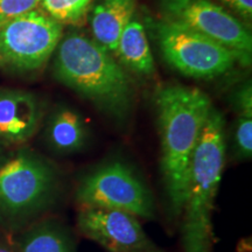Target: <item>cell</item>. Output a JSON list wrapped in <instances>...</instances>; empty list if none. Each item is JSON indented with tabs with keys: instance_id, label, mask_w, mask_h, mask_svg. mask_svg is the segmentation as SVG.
<instances>
[{
	"instance_id": "1",
	"label": "cell",
	"mask_w": 252,
	"mask_h": 252,
	"mask_svg": "<svg viewBox=\"0 0 252 252\" xmlns=\"http://www.w3.org/2000/svg\"><path fill=\"white\" fill-rule=\"evenodd\" d=\"M154 103L163 182L173 215L179 216L187 190L191 154L214 106L201 89L179 84L160 88Z\"/></svg>"
},
{
	"instance_id": "2",
	"label": "cell",
	"mask_w": 252,
	"mask_h": 252,
	"mask_svg": "<svg viewBox=\"0 0 252 252\" xmlns=\"http://www.w3.org/2000/svg\"><path fill=\"white\" fill-rule=\"evenodd\" d=\"M54 76L109 117L125 122L134 100L130 76L112 54L80 33L62 36L55 50Z\"/></svg>"
},
{
	"instance_id": "3",
	"label": "cell",
	"mask_w": 252,
	"mask_h": 252,
	"mask_svg": "<svg viewBox=\"0 0 252 252\" xmlns=\"http://www.w3.org/2000/svg\"><path fill=\"white\" fill-rule=\"evenodd\" d=\"M224 162V117L213 108L189 163L187 190L181 212L185 252L213 251V212Z\"/></svg>"
},
{
	"instance_id": "4",
	"label": "cell",
	"mask_w": 252,
	"mask_h": 252,
	"mask_svg": "<svg viewBox=\"0 0 252 252\" xmlns=\"http://www.w3.org/2000/svg\"><path fill=\"white\" fill-rule=\"evenodd\" d=\"M58 169L39 154L20 150L0 166V224L11 231L30 225L55 202Z\"/></svg>"
},
{
	"instance_id": "5",
	"label": "cell",
	"mask_w": 252,
	"mask_h": 252,
	"mask_svg": "<svg viewBox=\"0 0 252 252\" xmlns=\"http://www.w3.org/2000/svg\"><path fill=\"white\" fill-rule=\"evenodd\" d=\"M150 27L165 61L186 77L213 80L238 63L232 50L174 21H152Z\"/></svg>"
},
{
	"instance_id": "6",
	"label": "cell",
	"mask_w": 252,
	"mask_h": 252,
	"mask_svg": "<svg viewBox=\"0 0 252 252\" xmlns=\"http://www.w3.org/2000/svg\"><path fill=\"white\" fill-rule=\"evenodd\" d=\"M81 207L121 210L138 219L156 216L152 193L134 169L123 161H111L83 176L75 193Z\"/></svg>"
},
{
	"instance_id": "7",
	"label": "cell",
	"mask_w": 252,
	"mask_h": 252,
	"mask_svg": "<svg viewBox=\"0 0 252 252\" xmlns=\"http://www.w3.org/2000/svg\"><path fill=\"white\" fill-rule=\"evenodd\" d=\"M63 36V25L39 6L0 28V67L15 72L42 68Z\"/></svg>"
},
{
	"instance_id": "8",
	"label": "cell",
	"mask_w": 252,
	"mask_h": 252,
	"mask_svg": "<svg viewBox=\"0 0 252 252\" xmlns=\"http://www.w3.org/2000/svg\"><path fill=\"white\" fill-rule=\"evenodd\" d=\"M162 19L196 31L226 47L249 67L252 59L250 28L228 9L210 0H160Z\"/></svg>"
},
{
	"instance_id": "9",
	"label": "cell",
	"mask_w": 252,
	"mask_h": 252,
	"mask_svg": "<svg viewBox=\"0 0 252 252\" xmlns=\"http://www.w3.org/2000/svg\"><path fill=\"white\" fill-rule=\"evenodd\" d=\"M77 228L109 252H166L147 236L138 217L121 210L81 207Z\"/></svg>"
},
{
	"instance_id": "10",
	"label": "cell",
	"mask_w": 252,
	"mask_h": 252,
	"mask_svg": "<svg viewBox=\"0 0 252 252\" xmlns=\"http://www.w3.org/2000/svg\"><path fill=\"white\" fill-rule=\"evenodd\" d=\"M41 119L42 106L35 94L0 88V141L5 146H17L30 140Z\"/></svg>"
},
{
	"instance_id": "11",
	"label": "cell",
	"mask_w": 252,
	"mask_h": 252,
	"mask_svg": "<svg viewBox=\"0 0 252 252\" xmlns=\"http://www.w3.org/2000/svg\"><path fill=\"white\" fill-rule=\"evenodd\" d=\"M135 2L137 0H97L93 6V40L110 54H116L122 32L134 15Z\"/></svg>"
},
{
	"instance_id": "12",
	"label": "cell",
	"mask_w": 252,
	"mask_h": 252,
	"mask_svg": "<svg viewBox=\"0 0 252 252\" xmlns=\"http://www.w3.org/2000/svg\"><path fill=\"white\" fill-rule=\"evenodd\" d=\"M45 140L49 149L58 154L80 152L88 140L87 126L80 113L60 106L47 119Z\"/></svg>"
},
{
	"instance_id": "13",
	"label": "cell",
	"mask_w": 252,
	"mask_h": 252,
	"mask_svg": "<svg viewBox=\"0 0 252 252\" xmlns=\"http://www.w3.org/2000/svg\"><path fill=\"white\" fill-rule=\"evenodd\" d=\"M18 252H75L69 232L54 220L34 223L15 238Z\"/></svg>"
},
{
	"instance_id": "14",
	"label": "cell",
	"mask_w": 252,
	"mask_h": 252,
	"mask_svg": "<svg viewBox=\"0 0 252 252\" xmlns=\"http://www.w3.org/2000/svg\"><path fill=\"white\" fill-rule=\"evenodd\" d=\"M116 55L125 68L135 74L147 76L154 72L153 55L146 31L134 15L122 32Z\"/></svg>"
},
{
	"instance_id": "15",
	"label": "cell",
	"mask_w": 252,
	"mask_h": 252,
	"mask_svg": "<svg viewBox=\"0 0 252 252\" xmlns=\"http://www.w3.org/2000/svg\"><path fill=\"white\" fill-rule=\"evenodd\" d=\"M93 0H41V8L61 25H80Z\"/></svg>"
},
{
	"instance_id": "16",
	"label": "cell",
	"mask_w": 252,
	"mask_h": 252,
	"mask_svg": "<svg viewBox=\"0 0 252 252\" xmlns=\"http://www.w3.org/2000/svg\"><path fill=\"white\" fill-rule=\"evenodd\" d=\"M234 144L237 158L250 159L252 154V117L239 116L235 126Z\"/></svg>"
},
{
	"instance_id": "17",
	"label": "cell",
	"mask_w": 252,
	"mask_h": 252,
	"mask_svg": "<svg viewBox=\"0 0 252 252\" xmlns=\"http://www.w3.org/2000/svg\"><path fill=\"white\" fill-rule=\"evenodd\" d=\"M41 0H0V28L19 15L37 7Z\"/></svg>"
},
{
	"instance_id": "18",
	"label": "cell",
	"mask_w": 252,
	"mask_h": 252,
	"mask_svg": "<svg viewBox=\"0 0 252 252\" xmlns=\"http://www.w3.org/2000/svg\"><path fill=\"white\" fill-rule=\"evenodd\" d=\"M232 104L239 116L252 117V90L250 82L245 83L236 91Z\"/></svg>"
},
{
	"instance_id": "19",
	"label": "cell",
	"mask_w": 252,
	"mask_h": 252,
	"mask_svg": "<svg viewBox=\"0 0 252 252\" xmlns=\"http://www.w3.org/2000/svg\"><path fill=\"white\" fill-rule=\"evenodd\" d=\"M226 7L235 12L242 18L244 24H251L252 20V0H219Z\"/></svg>"
},
{
	"instance_id": "20",
	"label": "cell",
	"mask_w": 252,
	"mask_h": 252,
	"mask_svg": "<svg viewBox=\"0 0 252 252\" xmlns=\"http://www.w3.org/2000/svg\"><path fill=\"white\" fill-rule=\"evenodd\" d=\"M0 252H18L14 244L8 243L5 239L0 238Z\"/></svg>"
},
{
	"instance_id": "21",
	"label": "cell",
	"mask_w": 252,
	"mask_h": 252,
	"mask_svg": "<svg viewBox=\"0 0 252 252\" xmlns=\"http://www.w3.org/2000/svg\"><path fill=\"white\" fill-rule=\"evenodd\" d=\"M4 146L5 145L0 141V166L6 161V159H7V157H6V154L4 152Z\"/></svg>"
}]
</instances>
